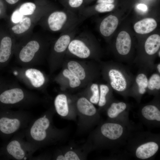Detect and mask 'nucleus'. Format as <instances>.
Wrapping results in <instances>:
<instances>
[{"instance_id": "obj_1", "label": "nucleus", "mask_w": 160, "mask_h": 160, "mask_svg": "<svg viewBox=\"0 0 160 160\" xmlns=\"http://www.w3.org/2000/svg\"><path fill=\"white\" fill-rule=\"evenodd\" d=\"M41 101L37 95L15 82L0 93V103L9 108H30Z\"/></svg>"}, {"instance_id": "obj_2", "label": "nucleus", "mask_w": 160, "mask_h": 160, "mask_svg": "<svg viewBox=\"0 0 160 160\" xmlns=\"http://www.w3.org/2000/svg\"><path fill=\"white\" fill-rule=\"evenodd\" d=\"M3 113L0 117V132L8 136L26 128L33 119L31 113L23 109L7 110Z\"/></svg>"}, {"instance_id": "obj_3", "label": "nucleus", "mask_w": 160, "mask_h": 160, "mask_svg": "<svg viewBox=\"0 0 160 160\" xmlns=\"http://www.w3.org/2000/svg\"><path fill=\"white\" fill-rule=\"evenodd\" d=\"M47 113L33 119L24 129L26 140L38 149L50 138L51 121Z\"/></svg>"}, {"instance_id": "obj_4", "label": "nucleus", "mask_w": 160, "mask_h": 160, "mask_svg": "<svg viewBox=\"0 0 160 160\" xmlns=\"http://www.w3.org/2000/svg\"><path fill=\"white\" fill-rule=\"evenodd\" d=\"M38 149L26 139L24 129L15 133L5 147L8 157L15 160H32Z\"/></svg>"}, {"instance_id": "obj_5", "label": "nucleus", "mask_w": 160, "mask_h": 160, "mask_svg": "<svg viewBox=\"0 0 160 160\" xmlns=\"http://www.w3.org/2000/svg\"><path fill=\"white\" fill-rule=\"evenodd\" d=\"M12 73L18 79L31 89H39L45 81L42 72L32 67H15L13 68Z\"/></svg>"}, {"instance_id": "obj_6", "label": "nucleus", "mask_w": 160, "mask_h": 160, "mask_svg": "<svg viewBox=\"0 0 160 160\" xmlns=\"http://www.w3.org/2000/svg\"><path fill=\"white\" fill-rule=\"evenodd\" d=\"M40 48L35 40L29 41L20 50L17 57V63L21 67H32L39 63L37 55Z\"/></svg>"}, {"instance_id": "obj_7", "label": "nucleus", "mask_w": 160, "mask_h": 160, "mask_svg": "<svg viewBox=\"0 0 160 160\" xmlns=\"http://www.w3.org/2000/svg\"><path fill=\"white\" fill-rule=\"evenodd\" d=\"M108 76L112 87L116 90L122 92L124 91L127 87L126 79L122 73L115 69H111Z\"/></svg>"}, {"instance_id": "obj_8", "label": "nucleus", "mask_w": 160, "mask_h": 160, "mask_svg": "<svg viewBox=\"0 0 160 160\" xmlns=\"http://www.w3.org/2000/svg\"><path fill=\"white\" fill-rule=\"evenodd\" d=\"M131 40L129 35L127 32H120L117 37L116 47L118 53L122 55L127 54L130 51Z\"/></svg>"}, {"instance_id": "obj_9", "label": "nucleus", "mask_w": 160, "mask_h": 160, "mask_svg": "<svg viewBox=\"0 0 160 160\" xmlns=\"http://www.w3.org/2000/svg\"><path fill=\"white\" fill-rule=\"evenodd\" d=\"M123 128L120 125L113 123L104 124L101 128L102 134L105 137L111 140H116L122 135Z\"/></svg>"}, {"instance_id": "obj_10", "label": "nucleus", "mask_w": 160, "mask_h": 160, "mask_svg": "<svg viewBox=\"0 0 160 160\" xmlns=\"http://www.w3.org/2000/svg\"><path fill=\"white\" fill-rule=\"evenodd\" d=\"M68 48L71 53L81 58H87L90 55L89 48L83 41L79 40L72 41L68 46Z\"/></svg>"}, {"instance_id": "obj_11", "label": "nucleus", "mask_w": 160, "mask_h": 160, "mask_svg": "<svg viewBox=\"0 0 160 160\" xmlns=\"http://www.w3.org/2000/svg\"><path fill=\"white\" fill-rule=\"evenodd\" d=\"M67 19L66 14L62 11H56L52 13L49 16L48 24L50 29L56 31L60 30Z\"/></svg>"}, {"instance_id": "obj_12", "label": "nucleus", "mask_w": 160, "mask_h": 160, "mask_svg": "<svg viewBox=\"0 0 160 160\" xmlns=\"http://www.w3.org/2000/svg\"><path fill=\"white\" fill-rule=\"evenodd\" d=\"M118 24V20L116 16L110 15L102 21L100 27L101 33L107 37L112 34L116 28Z\"/></svg>"}, {"instance_id": "obj_13", "label": "nucleus", "mask_w": 160, "mask_h": 160, "mask_svg": "<svg viewBox=\"0 0 160 160\" xmlns=\"http://www.w3.org/2000/svg\"><path fill=\"white\" fill-rule=\"evenodd\" d=\"M158 149V145L155 142L146 143L137 148L136 155L138 158L141 159H148L154 155Z\"/></svg>"}, {"instance_id": "obj_14", "label": "nucleus", "mask_w": 160, "mask_h": 160, "mask_svg": "<svg viewBox=\"0 0 160 160\" xmlns=\"http://www.w3.org/2000/svg\"><path fill=\"white\" fill-rule=\"evenodd\" d=\"M157 25V23L154 19L146 18L136 23L134 29L137 33L145 34L149 33L155 29Z\"/></svg>"}, {"instance_id": "obj_15", "label": "nucleus", "mask_w": 160, "mask_h": 160, "mask_svg": "<svg viewBox=\"0 0 160 160\" xmlns=\"http://www.w3.org/2000/svg\"><path fill=\"white\" fill-rule=\"evenodd\" d=\"M12 47V41L9 37L6 36L0 43V63H5L10 57Z\"/></svg>"}, {"instance_id": "obj_16", "label": "nucleus", "mask_w": 160, "mask_h": 160, "mask_svg": "<svg viewBox=\"0 0 160 160\" xmlns=\"http://www.w3.org/2000/svg\"><path fill=\"white\" fill-rule=\"evenodd\" d=\"M77 107L81 113L86 116H93L96 112V109L92 103L84 97H81L78 100Z\"/></svg>"}, {"instance_id": "obj_17", "label": "nucleus", "mask_w": 160, "mask_h": 160, "mask_svg": "<svg viewBox=\"0 0 160 160\" xmlns=\"http://www.w3.org/2000/svg\"><path fill=\"white\" fill-rule=\"evenodd\" d=\"M54 106L57 113L62 116H66L68 113V107L66 96L63 94L58 95L54 101Z\"/></svg>"}, {"instance_id": "obj_18", "label": "nucleus", "mask_w": 160, "mask_h": 160, "mask_svg": "<svg viewBox=\"0 0 160 160\" xmlns=\"http://www.w3.org/2000/svg\"><path fill=\"white\" fill-rule=\"evenodd\" d=\"M160 47V36L157 34H154L149 36L145 44V49L146 53L152 55L155 54Z\"/></svg>"}, {"instance_id": "obj_19", "label": "nucleus", "mask_w": 160, "mask_h": 160, "mask_svg": "<svg viewBox=\"0 0 160 160\" xmlns=\"http://www.w3.org/2000/svg\"><path fill=\"white\" fill-rule=\"evenodd\" d=\"M142 113L144 117L148 120L160 121V111L154 105L144 106L142 110Z\"/></svg>"}, {"instance_id": "obj_20", "label": "nucleus", "mask_w": 160, "mask_h": 160, "mask_svg": "<svg viewBox=\"0 0 160 160\" xmlns=\"http://www.w3.org/2000/svg\"><path fill=\"white\" fill-rule=\"evenodd\" d=\"M67 66L69 71L80 80H83L85 78L86 74L84 69L79 63L71 61L68 63Z\"/></svg>"}, {"instance_id": "obj_21", "label": "nucleus", "mask_w": 160, "mask_h": 160, "mask_svg": "<svg viewBox=\"0 0 160 160\" xmlns=\"http://www.w3.org/2000/svg\"><path fill=\"white\" fill-rule=\"evenodd\" d=\"M71 38L68 35L61 36L57 40L54 46V51L57 53L64 52L68 47L70 42Z\"/></svg>"}, {"instance_id": "obj_22", "label": "nucleus", "mask_w": 160, "mask_h": 160, "mask_svg": "<svg viewBox=\"0 0 160 160\" xmlns=\"http://www.w3.org/2000/svg\"><path fill=\"white\" fill-rule=\"evenodd\" d=\"M126 104L123 102L113 103L108 110V115L110 118H115L120 113L126 109Z\"/></svg>"}, {"instance_id": "obj_23", "label": "nucleus", "mask_w": 160, "mask_h": 160, "mask_svg": "<svg viewBox=\"0 0 160 160\" xmlns=\"http://www.w3.org/2000/svg\"><path fill=\"white\" fill-rule=\"evenodd\" d=\"M19 22V24L12 28V31L15 34H19L26 31L29 28L31 24V19L27 17L23 18Z\"/></svg>"}, {"instance_id": "obj_24", "label": "nucleus", "mask_w": 160, "mask_h": 160, "mask_svg": "<svg viewBox=\"0 0 160 160\" xmlns=\"http://www.w3.org/2000/svg\"><path fill=\"white\" fill-rule=\"evenodd\" d=\"M148 81L146 76L144 73H140L137 76L136 82L138 86L140 93L143 94L145 92V89L148 87Z\"/></svg>"}, {"instance_id": "obj_25", "label": "nucleus", "mask_w": 160, "mask_h": 160, "mask_svg": "<svg viewBox=\"0 0 160 160\" xmlns=\"http://www.w3.org/2000/svg\"><path fill=\"white\" fill-rule=\"evenodd\" d=\"M63 74L64 76L69 79V85L71 87L75 88L80 85L81 83L80 80L69 70L64 69L63 72Z\"/></svg>"}, {"instance_id": "obj_26", "label": "nucleus", "mask_w": 160, "mask_h": 160, "mask_svg": "<svg viewBox=\"0 0 160 160\" xmlns=\"http://www.w3.org/2000/svg\"><path fill=\"white\" fill-rule=\"evenodd\" d=\"M150 90L160 89V76L157 73L152 75L148 81L147 87Z\"/></svg>"}, {"instance_id": "obj_27", "label": "nucleus", "mask_w": 160, "mask_h": 160, "mask_svg": "<svg viewBox=\"0 0 160 160\" xmlns=\"http://www.w3.org/2000/svg\"><path fill=\"white\" fill-rule=\"evenodd\" d=\"M36 8V6L34 4L28 2L22 4L19 10L23 15H30L33 13Z\"/></svg>"}, {"instance_id": "obj_28", "label": "nucleus", "mask_w": 160, "mask_h": 160, "mask_svg": "<svg viewBox=\"0 0 160 160\" xmlns=\"http://www.w3.org/2000/svg\"><path fill=\"white\" fill-rule=\"evenodd\" d=\"M100 93L98 105L100 106H104L106 103V96L109 91V88L106 85L101 84L100 86Z\"/></svg>"}, {"instance_id": "obj_29", "label": "nucleus", "mask_w": 160, "mask_h": 160, "mask_svg": "<svg viewBox=\"0 0 160 160\" xmlns=\"http://www.w3.org/2000/svg\"><path fill=\"white\" fill-rule=\"evenodd\" d=\"M90 88L92 95L90 99V101L92 103L97 104L99 102L100 97L98 85L96 84H93L91 85Z\"/></svg>"}, {"instance_id": "obj_30", "label": "nucleus", "mask_w": 160, "mask_h": 160, "mask_svg": "<svg viewBox=\"0 0 160 160\" xmlns=\"http://www.w3.org/2000/svg\"><path fill=\"white\" fill-rule=\"evenodd\" d=\"M114 8V5L111 3H99L95 7V10L100 12H104L111 11Z\"/></svg>"}, {"instance_id": "obj_31", "label": "nucleus", "mask_w": 160, "mask_h": 160, "mask_svg": "<svg viewBox=\"0 0 160 160\" xmlns=\"http://www.w3.org/2000/svg\"><path fill=\"white\" fill-rule=\"evenodd\" d=\"M23 16V15L20 12L19 9L16 10L12 14V20L14 23H18L22 20Z\"/></svg>"}, {"instance_id": "obj_32", "label": "nucleus", "mask_w": 160, "mask_h": 160, "mask_svg": "<svg viewBox=\"0 0 160 160\" xmlns=\"http://www.w3.org/2000/svg\"><path fill=\"white\" fill-rule=\"evenodd\" d=\"M65 160H79V158L74 152L69 151L67 152L64 156Z\"/></svg>"}, {"instance_id": "obj_33", "label": "nucleus", "mask_w": 160, "mask_h": 160, "mask_svg": "<svg viewBox=\"0 0 160 160\" xmlns=\"http://www.w3.org/2000/svg\"><path fill=\"white\" fill-rule=\"evenodd\" d=\"M83 0H69V4L70 6L72 7H77L81 5Z\"/></svg>"}, {"instance_id": "obj_34", "label": "nucleus", "mask_w": 160, "mask_h": 160, "mask_svg": "<svg viewBox=\"0 0 160 160\" xmlns=\"http://www.w3.org/2000/svg\"><path fill=\"white\" fill-rule=\"evenodd\" d=\"M137 10L143 12H145L148 10V7L147 6L143 4H139L137 5L136 6Z\"/></svg>"}, {"instance_id": "obj_35", "label": "nucleus", "mask_w": 160, "mask_h": 160, "mask_svg": "<svg viewBox=\"0 0 160 160\" xmlns=\"http://www.w3.org/2000/svg\"><path fill=\"white\" fill-rule=\"evenodd\" d=\"M114 0H97L98 3H112L113 2Z\"/></svg>"}, {"instance_id": "obj_36", "label": "nucleus", "mask_w": 160, "mask_h": 160, "mask_svg": "<svg viewBox=\"0 0 160 160\" xmlns=\"http://www.w3.org/2000/svg\"><path fill=\"white\" fill-rule=\"evenodd\" d=\"M19 0H6V1L10 4H14L17 3Z\"/></svg>"}, {"instance_id": "obj_37", "label": "nucleus", "mask_w": 160, "mask_h": 160, "mask_svg": "<svg viewBox=\"0 0 160 160\" xmlns=\"http://www.w3.org/2000/svg\"><path fill=\"white\" fill-rule=\"evenodd\" d=\"M56 159L57 160H65L64 156L62 155H59L56 157Z\"/></svg>"}, {"instance_id": "obj_38", "label": "nucleus", "mask_w": 160, "mask_h": 160, "mask_svg": "<svg viewBox=\"0 0 160 160\" xmlns=\"http://www.w3.org/2000/svg\"><path fill=\"white\" fill-rule=\"evenodd\" d=\"M157 68L158 72L160 73V64H159L157 66Z\"/></svg>"}, {"instance_id": "obj_39", "label": "nucleus", "mask_w": 160, "mask_h": 160, "mask_svg": "<svg viewBox=\"0 0 160 160\" xmlns=\"http://www.w3.org/2000/svg\"><path fill=\"white\" fill-rule=\"evenodd\" d=\"M159 57H160V51H159Z\"/></svg>"}]
</instances>
